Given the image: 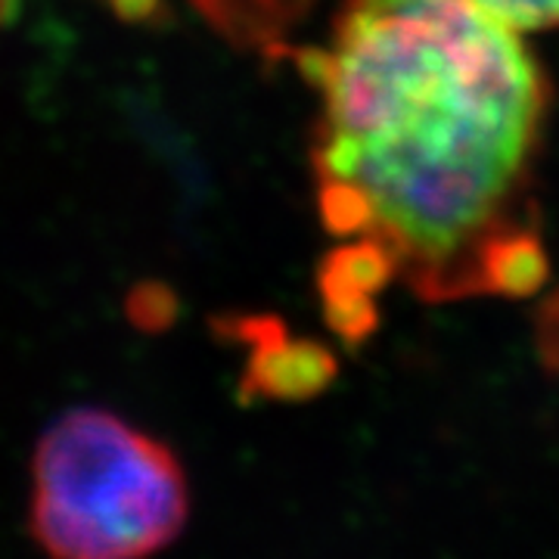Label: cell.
Listing matches in <instances>:
<instances>
[{"instance_id": "cell-1", "label": "cell", "mask_w": 559, "mask_h": 559, "mask_svg": "<svg viewBox=\"0 0 559 559\" xmlns=\"http://www.w3.org/2000/svg\"><path fill=\"white\" fill-rule=\"evenodd\" d=\"M299 60L320 100V221L340 240L326 299L377 311L395 280L436 305L540 289L550 81L513 25L473 0H345Z\"/></svg>"}, {"instance_id": "cell-2", "label": "cell", "mask_w": 559, "mask_h": 559, "mask_svg": "<svg viewBox=\"0 0 559 559\" xmlns=\"http://www.w3.org/2000/svg\"><path fill=\"white\" fill-rule=\"evenodd\" d=\"M190 513L178 457L103 411H72L32 463V535L62 559H128L178 538Z\"/></svg>"}, {"instance_id": "cell-3", "label": "cell", "mask_w": 559, "mask_h": 559, "mask_svg": "<svg viewBox=\"0 0 559 559\" xmlns=\"http://www.w3.org/2000/svg\"><path fill=\"white\" fill-rule=\"evenodd\" d=\"M240 336L252 342V364L242 385L267 399H308L333 377V358L308 342H289L274 320H242Z\"/></svg>"}, {"instance_id": "cell-4", "label": "cell", "mask_w": 559, "mask_h": 559, "mask_svg": "<svg viewBox=\"0 0 559 559\" xmlns=\"http://www.w3.org/2000/svg\"><path fill=\"white\" fill-rule=\"evenodd\" d=\"M197 7L242 47L280 50L283 35L301 20L311 0H197Z\"/></svg>"}, {"instance_id": "cell-5", "label": "cell", "mask_w": 559, "mask_h": 559, "mask_svg": "<svg viewBox=\"0 0 559 559\" xmlns=\"http://www.w3.org/2000/svg\"><path fill=\"white\" fill-rule=\"evenodd\" d=\"M516 32H547L559 28V0H473Z\"/></svg>"}, {"instance_id": "cell-6", "label": "cell", "mask_w": 559, "mask_h": 559, "mask_svg": "<svg viewBox=\"0 0 559 559\" xmlns=\"http://www.w3.org/2000/svg\"><path fill=\"white\" fill-rule=\"evenodd\" d=\"M178 305H175V296L171 289L165 286H156V283H146V286H138L128 299V314L138 323L140 330H162L168 326L171 318H175Z\"/></svg>"}, {"instance_id": "cell-7", "label": "cell", "mask_w": 559, "mask_h": 559, "mask_svg": "<svg viewBox=\"0 0 559 559\" xmlns=\"http://www.w3.org/2000/svg\"><path fill=\"white\" fill-rule=\"evenodd\" d=\"M535 348L540 364L550 373H559V289L540 305L535 318Z\"/></svg>"}, {"instance_id": "cell-8", "label": "cell", "mask_w": 559, "mask_h": 559, "mask_svg": "<svg viewBox=\"0 0 559 559\" xmlns=\"http://www.w3.org/2000/svg\"><path fill=\"white\" fill-rule=\"evenodd\" d=\"M7 10H10V0H0V20L7 16Z\"/></svg>"}]
</instances>
